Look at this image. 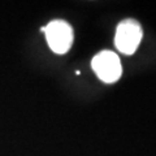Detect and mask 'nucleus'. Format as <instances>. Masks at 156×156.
I'll list each match as a JSON object with an SVG mask.
<instances>
[{"label":"nucleus","instance_id":"2","mask_svg":"<svg viewBox=\"0 0 156 156\" xmlns=\"http://www.w3.org/2000/svg\"><path fill=\"white\" fill-rule=\"evenodd\" d=\"M42 31L46 34L47 43L53 52L62 55L69 51L73 43V30L69 23L56 20L50 22L46 27H42Z\"/></svg>","mask_w":156,"mask_h":156},{"label":"nucleus","instance_id":"1","mask_svg":"<svg viewBox=\"0 0 156 156\" xmlns=\"http://www.w3.org/2000/svg\"><path fill=\"white\" fill-rule=\"evenodd\" d=\"M142 27L135 20H124L116 30L115 44L124 55H133L142 41Z\"/></svg>","mask_w":156,"mask_h":156},{"label":"nucleus","instance_id":"3","mask_svg":"<svg viewBox=\"0 0 156 156\" xmlns=\"http://www.w3.org/2000/svg\"><path fill=\"white\" fill-rule=\"evenodd\" d=\"M92 69L105 83L116 82L122 74L120 57L112 51H101L92 58Z\"/></svg>","mask_w":156,"mask_h":156}]
</instances>
